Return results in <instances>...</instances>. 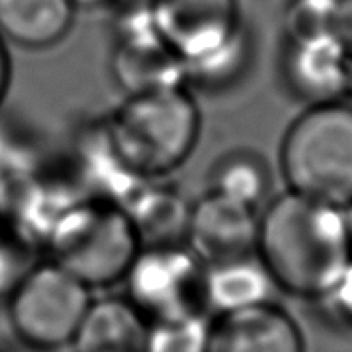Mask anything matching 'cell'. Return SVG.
I'll return each mask as SVG.
<instances>
[{"mask_svg": "<svg viewBox=\"0 0 352 352\" xmlns=\"http://www.w3.org/2000/svg\"><path fill=\"white\" fill-rule=\"evenodd\" d=\"M351 243L344 208L288 192L260 216L256 254L280 290L324 299L351 260Z\"/></svg>", "mask_w": 352, "mask_h": 352, "instance_id": "1", "label": "cell"}, {"mask_svg": "<svg viewBox=\"0 0 352 352\" xmlns=\"http://www.w3.org/2000/svg\"><path fill=\"white\" fill-rule=\"evenodd\" d=\"M112 144L140 178L173 175L201 137V110L192 89L168 87L127 95L104 122Z\"/></svg>", "mask_w": 352, "mask_h": 352, "instance_id": "2", "label": "cell"}, {"mask_svg": "<svg viewBox=\"0 0 352 352\" xmlns=\"http://www.w3.org/2000/svg\"><path fill=\"white\" fill-rule=\"evenodd\" d=\"M140 248L125 208L91 197L70 208L44 241L46 258L93 292L123 284Z\"/></svg>", "mask_w": 352, "mask_h": 352, "instance_id": "3", "label": "cell"}, {"mask_svg": "<svg viewBox=\"0 0 352 352\" xmlns=\"http://www.w3.org/2000/svg\"><path fill=\"white\" fill-rule=\"evenodd\" d=\"M290 192L352 207V104H314L292 123L280 150Z\"/></svg>", "mask_w": 352, "mask_h": 352, "instance_id": "4", "label": "cell"}, {"mask_svg": "<svg viewBox=\"0 0 352 352\" xmlns=\"http://www.w3.org/2000/svg\"><path fill=\"white\" fill-rule=\"evenodd\" d=\"M93 298L95 292L82 280L42 258L4 305L12 333L25 349L59 352L70 349Z\"/></svg>", "mask_w": 352, "mask_h": 352, "instance_id": "5", "label": "cell"}, {"mask_svg": "<svg viewBox=\"0 0 352 352\" xmlns=\"http://www.w3.org/2000/svg\"><path fill=\"white\" fill-rule=\"evenodd\" d=\"M207 265L190 246H142L123 278L125 298L148 322L207 314Z\"/></svg>", "mask_w": 352, "mask_h": 352, "instance_id": "6", "label": "cell"}, {"mask_svg": "<svg viewBox=\"0 0 352 352\" xmlns=\"http://www.w3.org/2000/svg\"><path fill=\"white\" fill-rule=\"evenodd\" d=\"M118 2L123 6L116 17L110 55V74L116 85L125 97L186 85L184 61L160 36L150 0Z\"/></svg>", "mask_w": 352, "mask_h": 352, "instance_id": "7", "label": "cell"}, {"mask_svg": "<svg viewBox=\"0 0 352 352\" xmlns=\"http://www.w3.org/2000/svg\"><path fill=\"white\" fill-rule=\"evenodd\" d=\"M150 10L160 36L184 67L246 36L239 0H150Z\"/></svg>", "mask_w": 352, "mask_h": 352, "instance_id": "8", "label": "cell"}, {"mask_svg": "<svg viewBox=\"0 0 352 352\" xmlns=\"http://www.w3.org/2000/svg\"><path fill=\"white\" fill-rule=\"evenodd\" d=\"M260 218L256 208L208 190L190 208L186 245L205 265L256 252Z\"/></svg>", "mask_w": 352, "mask_h": 352, "instance_id": "9", "label": "cell"}, {"mask_svg": "<svg viewBox=\"0 0 352 352\" xmlns=\"http://www.w3.org/2000/svg\"><path fill=\"white\" fill-rule=\"evenodd\" d=\"M288 78L313 104H352V46L339 32L292 40Z\"/></svg>", "mask_w": 352, "mask_h": 352, "instance_id": "10", "label": "cell"}, {"mask_svg": "<svg viewBox=\"0 0 352 352\" xmlns=\"http://www.w3.org/2000/svg\"><path fill=\"white\" fill-rule=\"evenodd\" d=\"M208 352H303V339L283 309L261 303L214 314L208 324Z\"/></svg>", "mask_w": 352, "mask_h": 352, "instance_id": "11", "label": "cell"}, {"mask_svg": "<svg viewBox=\"0 0 352 352\" xmlns=\"http://www.w3.org/2000/svg\"><path fill=\"white\" fill-rule=\"evenodd\" d=\"M72 170V176L87 197L116 203L122 207L140 184L146 182L122 160L108 137L104 122L80 135L76 144V163Z\"/></svg>", "mask_w": 352, "mask_h": 352, "instance_id": "12", "label": "cell"}, {"mask_svg": "<svg viewBox=\"0 0 352 352\" xmlns=\"http://www.w3.org/2000/svg\"><path fill=\"white\" fill-rule=\"evenodd\" d=\"M148 320L125 298H93L70 352H146Z\"/></svg>", "mask_w": 352, "mask_h": 352, "instance_id": "13", "label": "cell"}, {"mask_svg": "<svg viewBox=\"0 0 352 352\" xmlns=\"http://www.w3.org/2000/svg\"><path fill=\"white\" fill-rule=\"evenodd\" d=\"M123 208L142 246L186 243L192 203L163 178L142 182Z\"/></svg>", "mask_w": 352, "mask_h": 352, "instance_id": "14", "label": "cell"}, {"mask_svg": "<svg viewBox=\"0 0 352 352\" xmlns=\"http://www.w3.org/2000/svg\"><path fill=\"white\" fill-rule=\"evenodd\" d=\"M74 16L70 0H0V36L23 50H47L69 36Z\"/></svg>", "mask_w": 352, "mask_h": 352, "instance_id": "15", "label": "cell"}, {"mask_svg": "<svg viewBox=\"0 0 352 352\" xmlns=\"http://www.w3.org/2000/svg\"><path fill=\"white\" fill-rule=\"evenodd\" d=\"M273 286L275 284L260 258L252 260V256H245L210 263L205 273L207 313H235L248 307L269 303Z\"/></svg>", "mask_w": 352, "mask_h": 352, "instance_id": "16", "label": "cell"}, {"mask_svg": "<svg viewBox=\"0 0 352 352\" xmlns=\"http://www.w3.org/2000/svg\"><path fill=\"white\" fill-rule=\"evenodd\" d=\"M40 239L12 214L0 216V301H6L44 256Z\"/></svg>", "mask_w": 352, "mask_h": 352, "instance_id": "17", "label": "cell"}, {"mask_svg": "<svg viewBox=\"0 0 352 352\" xmlns=\"http://www.w3.org/2000/svg\"><path fill=\"white\" fill-rule=\"evenodd\" d=\"M267 184L265 167L256 157L248 153H230L212 168L208 190L256 208L265 197Z\"/></svg>", "mask_w": 352, "mask_h": 352, "instance_id": "18", "label": "cell"}, {"mask_svg": "<svg viewBox=\"0 0 352 352\" xmlns=\"http://www.w3.org/2000/svg\"><path fill=\"white\" fill-rule=\"evenodd\" d=\"M207 314L148 322L146 352H208Z\"/></svg>", "mask_w": 352, "mask_h": 352, "instance_id": "19", "label": "cell"}, {"mask_svg": "<svg viewBox=\"0 0 352 352\" xmlns=\"http://www.w3.org/2000/svg\"><path fill=\"white\" fill-rule=\"evenodd\" d=\"M344 0H292L286 12L290 40L339 32L343 25Z\"/></svg>", "mask_w": 352, "mask_h": 352, "instance_id": "20", "label": "cell"}, {"mask_svg": "<svg viewBox=\"0 0 352 352\" xmlns=\"http://www.w3.org/2000/svg\"><path fill=\"white\" fill-rule=\"evenodd\" d=\"M324 299L329 301L333 313L352 328V256Z\"/></svg>", "mask_w": 352, "mask_h": 352, "instance_id": "21", "label": "cell"}, {"mask_svg": "<svg viewBox=\"0 0 352 352\" xmlns=\"http://www.w3.org/2000/svg\"><path fill=\"white\" fill-rule=\"evenodd\" d=\"M12 82V61H10L8 44L0 36V104L6 99Z\"/></svg>", "mask_w": 352, "mask_h": 352, "instance_id": "22", "label": "cell"}, {"mask_svg": "<svg viewBox=\"0 0 352 352\" xmlns=\"http://www.w3.org/2000/svg\"><path fill=\"white\" fill-rule=\"evenodd\" d=\"M341 34L344 40L352 46V0H344L343 25H341Z\"/></svg>", "mask_w": 352, "mask_h": 352, "instance_id": "23", "label": "cell"}, {"mask_svg": "<svg viewBox=\"0 0 352 352\" xmlns=\"http://www.w3.org/2000/svg\"><path fill=\"white\" fill-rule=\"evenodd\" d=\"M74 4L76 10H95L102 8V6H110V4H116L118 0H70Z\"/></svg>", "mask_w": 352, "mask_h": 352, "instance_id": "24", "label": "cell"}, {"mask_svg": "<svg viewBox=\"0 0 352 352\" xmlns=\"http://www.w3.org/2000/svg\"><path fill=\"white\" fill-rule=\"evenodd\" d=\"M349 228H351V237H352V212H349Z\"/></svg>", "mask_w": 352, "mask_h": 352, "instance_id": "25", "label": "cell"}, {"mask_svg": "<svg viewBox=\"0 0 352 352\" xmlns=\"http://www.w3.org/2000/svg\"><path fill=\"white\" fill-rule=\"evenodd\" d=\"M0 352H8V351H0Z\"/></svg>", "mask_w": 352, "mask_h": 352, "instance_id": "26", "label": "cell"}]
</instances>
